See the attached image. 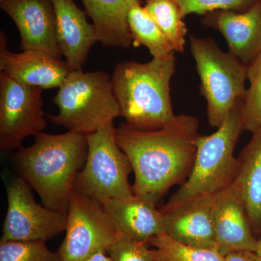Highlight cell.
I'll list each match as a JSON object with an SVG mask.
<instances>
[{"label": "cell", "mask_w": 261, "mask_h": 261, "mask_svg": "<svg viewBox=\"0 0 261 261\" xmlns=\"http://www.w3.org/2000/svg\"><path fill=\"white\" fill-rule=\"evenodd\" d=\"M199 121L191 115H176L158 130L136 129L122 123L117 143L129 160L137 197L156 204L175 185L190 177L197 155Z\"/></svg>", "instance_id": "cell-1"}, {"label": "cell", "mask_w": 261, "mask_h": 261, "mask_svg": "<svg viewBox=\"0 0 261 261\" xmlns=\"http://www.w3.org/2000/svg\"><path fill=\"white\" fill-rule=\"evenodd\" d=\"M87 152V135L39 132L32 145L18 149L14 162L20 177L37 192L43 205L67 214L75 177Z\"/></svg>", "instance_id": "cell-2"}, {"label": "cell", "mask_w": 261, "mask_h": 261, "mask_svg": "<svg viewBox=\"0 0 261 261\" xmlns=\"http://www.w3.org/2000/svg\"><path fill=\"white\" fill-rule=\"evenodd\" d=\"M175 71L174 53L147 63L132 61L116 65L111 77L113 92L126 125L158 130L174 118L171 81Z\"/></svg>", "instance_id": "cell-3"}, {"label": "cell", "mask_w": 261, "mask_h": 261, "mask_svg": "<svg viewBox=\"0 0 261 261\" xmlns=\"http://www.w3.org/2000/svg\"><path fill=\"white\" fill-rule=\"evenodd\" d=\"M243 102L244 99H239L216 132L210 135H200L190 177L161 208H170L201 196L216 195L234 182L238 161L233 152L245 130Z\"/></svg>", "instance_id": "cell-4"}, {"label": "cell", "mask_w": 261, "mask_h": 261, "mask_svg": "<svg viewBox=\"0 0 261 261\" xmlns=\"http://www.w3.org/2000/svg\"><path fill=\"white\" fill-rule=\"evenodd\" d=\"M59 113L46 114L68 132L89 135L121 117L111 77L102 71H70L54 97Z\"/></svg>", "instance_id": "cell-5"}, {"label": "cell", "mask_w": 261, "mask_h": 261, "mask_svg": "<svg viewBox=\"0 0 261 261\" xmlns=\"http://www.w3.org/2000/svg\"><path fill=\"white\" fill-rule=\"evenodd\" d=\"M190 51L207 102L209 124L219 128L239 99H245L247 65L224 51L212 38L190 37Z\"/></svg>", "instance_id": "cell-6"}, {"label": "cell", "mask_w": 261, "mask_h": 261, "mask_svg": "<svg viewBox=\"0 0 261 261\" xmlns=\"http://www.w3.org/2000/svg\"><path fill=\"white\" fill-rule=\"evenodd\" d=\"M116 128L112 122L87 135V159L74 182L75 190L101 204L135 196L128 182L133 168L117 143Z\"/></svg>", "instance_id": "cell-7"}, {"label": "cell", "mask_w": 261, "mask_h": 261, "mask_svg": "<svg viewBox=\"0 0 261 261\" xmlns=\"http://www.w3.org/2000/svg\"><path fill=\"white\" fill-rule=\"evenodd\" d=\"M116 223L100 202L73 190L67 213L61 261H85L106 251L119 236Z\"/></svg>", "instance_id": "cell-8"}, {"label": "cell", "mask_w": 261, "mask_h": 261, "mask_svg": "<svg viewBox=\"0 0 261 261\" xmlns=\"http://www.w3.org/2000/svg\"><path fill=\"white\" fill-rule=\"evenodd\" d=\"M42 89L18 83L0 73V149L9 152L21 147L24 139L47 126Z\"/></svg>", "instance_id": "cell-9"}, {"label": "cell", "mask_w": 261, "mask_h": 261, "mask_svg": "<svg viewBox=\"0 0 261 261\" xmlns=\"http://www.w3.org/2000/svg\"><path fill=\"white\" fill-rule=\"evenodd\" d=\"M31 188L21 177L7 186L3 241L46 242L65 231L67 214L38 204Z\"/></svg>", "instance_id": "cell-10"}, {"label": "cell", "mask_w": 261, "mask_h": 261, "mask_svg": "<svg viewBox=\"0 0 261 261\" xmlns=\"http://www.w3.org/2000/svg\"><path fill=\"white\" fill-rule=\"evenodd\" d=\"M0 7L18 29L20 49L41 51L62 60L51 0H1Z\"/></svg>", "instance_id": "cell-11"}, {"label": "cell", "mask_w": 261, "mask_h": 261, "mask_svg": "<svg viewBox=\"0 0 261 261\" xmlns=\"http://www.w3.org/2000/svg\"><path fill=\"white\" fill-rule=\"evenodd\" d=\"M215 196H201L170 208L160 209L165 233L187 246L218 251L214 226Z\"/></svg>", "instance_id": "cell-12"}, {"label": "cell", "mask_w": 261, "mask_h": 261, "mask_svg": "<svg viewBox=\"0 0 261 261\" xmlns=\"http://www.w3.org/2000/svg\"><path fill=\"white\" fill-rule=\"evenodd\" d=\"M5 34H0V70L24 85L42 89L59 88L69 74L63 60L38 50L13 53L7 47Z\"/></svg>", "instance_id": "cell-13"}, {"label": "cell", "mask_w": 261, "mask_h": 261, "mask_svg": "<svg viewBox=\"0 0 261 261\" xmlns=\"http://www.w3.org/2000/svg\"><path fill=\"white\" fill-rule=\"evenodd\" d=\"M201 23L221 33L228 51L246 65L261 53V0L246 11L216 10L207 13Z\"/></svg>", "instance_id": "cell-14"}, {"label": "cell", "mask_w": 261, "mask_h": 261, "mask_svg": "<svg viewBox=\"0 0 261 261\" xmlns=\"http://www.w3.org/2000/svg\"><path fill=\"white\" fill-rule=\"evenodd\" d=\"M215 232L218 251L226 256L238 251L257 252L255 238L240 192L233 185L215 196Z\"/></svg>", "instance_id": "cell-15"}, {"label": "cell", "mask_w": 261, "mask_h": 261, "mask_svg": "<svg viewBox=\"0 0 261 261\" xmlns=\"http://www.w3.org/2000/svg\"><path fill=\"white\" fill-rule=\"evenodd\" d=\"M57 17V39L70 71L82 70L91 48L98 42L93 24L73 0H51Z\"/></svg>", "instance_id": "cell-16"}, {"label": "cell", "mask_w": 261, "mask_h": 261, "mask_svg": "<svg viewBox=\"0 0 261 261\" xmlns=\"http://www.w3.org/2000/svg\"><path fill=\"white\" fill-rule=\"evenodd\" d=\"M102 205L121 234L149 244L165 233L162 212L151 201L135 196L127 200H108Z\"/></svg>", "instance_id": "cell-17"}, {"label": "cell", "mask_w": 261, "mask_h": 261, "mask_svg": "<svg viewBox=\"0 0 261 261\" xmlns=\"http://www.w3.org/2000/svg\"><path fill=\"white\" fill-rule=\"evenodd\" d=\"M238 157V171L233 185L238 189L247 219L255 238L261 237V126Z\"/></svg>", "instance_id": "cell-18"}, {"label": "cell", "mask_w": 261, "mask_h": 261, "mask_svg": "<svg viewBox=\"0 0 261 261\" xmlns=\"http://www.w3.org/2000/svg\"><path fill=\"white\" fill-rule=\"evenodd\" d=\"M136 1L139 0H82L98 42L104 47L128 49L133 45L127 15Z\"/></svg>", "instance_id": "cell-19"}, {"label": "cell", "mask_w": 261, "mask_h": 261, "mask_svg": "<svg viewBox=\"0 0 261 261\" xmlns=\"http://www.w3.org/2000/svg\"><path fill=\"white\" fill-rule=\"evenodd\" d=\"M133 45L145 46L153 58H163L175 53L174 49L153 18L142 6V1L130 5L127 15Z\"/></svg>", "instance_id": "cell-20"}, {"label": "cell", "mask_w": 261, "mask_h": 261, "mask_svg": "<svg viewBox=\"0 0 261 261\" xmlns=\"http://www.w3.org/2000/svg\"><path fill=\"white\" fill-rule=\"evenodd\" d=\"M145 8L168 38L175 51L183 53L187 28L175 0H145Z\"/></svg>", "instance_id": "cell-21"}, {"label": "cell", "mask_w": 261, "mask_h": 261, "mask_svg": "<svg viewBox=\"0 0 261 261\" xmlns=\"http://www.w3.org/2000/svg\"><path fill=\"white\" fill-rule=\"evenodd\" d=\"M155 261H225V257L216 250L187 246L175 241L166 233L149 242Z\"/></svg>", "instance_id": "cell-22"}, {"label": "cell", "mask_w": 261, "mask_h": 261, "mask_svg": "<svg viewBox=\"0 0 261 261\" xmlns=\"http://www.w3.org/2000/svg\"><path fill=\"white\" fill-rule=\"evenodd\" d=\"M247 80L250 87L243 105L244 128L252 133L261 126V53L247 65Z\"/></svg>", "instance_id": "cell-23"}, {"label": "cell", "mask_w": 261, "mask_h": 261, "mask_svg": "<svg viewBox=\"0 0 261 261\" xmlns=\"http://www.w3.org/2000/svg\"><path fill=\"white\" fill-rule=\"evenodd\" d=\"M0 261H61L59 252L48 249L44 241L0 240Z\"/></svg>", "instance_id": "cell-24"}, {"label": "cell", "mask_w": 261, "mask_h": 261, "mask_svg": "<svg viewBox=\"0 0 261 261\" xmlns=\"http://www.w3.org/2000/svg\"><path fill=\"white\" fill-rule=\"evenodd\" d=\"M181 9L182 16L195 13L205 15L216 10L246 11L257 0H175Z\"/></svg>", "instance_id": "cell-25"}, {"label": "cell", "mask_w": 261, "mask_h": 261, "mask_svg": "<svg viewBox=\"0 0 261 261\" xmlns=\"http://www.w3.org/2000/svg\"><path fill=\"white\" fill-rule=\"evenodd\" d=\"M148 243L137 241L120 233L116 242L108 249L113 261H155Z\"/></svg>", "instance_id": "cell-26"}, {"label": "cell", "mask_w": 261, "mask_h": 261, "mask_svg": "<svg viewBox=\"0 0 261 261\" xmlns=\"http://www.w3.org/2000/svg\"><path fill=\"white\" fill-rule=\"evenodd\" d=\"M225 261H261L256 252L238 251L231 252L225 256Z\"/></svg>", "instance_id": "cell-27"}, {"label": "cell", "mask_w": 261, "mask_h": 261, "mask_svg": "<svg viewBox=\"0 0 261 261\" xmlns=\"http://www.w3.org/2000/svg\"><path fill=\"white\" fill-rule=\"evenodd\" d=\"M85 261H113L111 257L108 255L107 252L100 251L94 254L90 257H89Z\"/></svg>", "instance_id": "cell-28"}, {"label": "cell", "mask_w": 261, "mask_h": 261, "mask_svg": "<svg viewBox=\"0 0 261 261\" xmlns=\"http://www.w3.org/2000/svg\"><path fill=\"white\" fill-rule=\"evenodd\" d=\"M257 243H258V245H257V250L256 252L261 259V237L258 239V240H257Z\"/></svg>", "instance_id": "cell-29"}, {"label": "cell", "mask_w": 261, "mask_h": 261, "mask_svg": "<svg viewBox=\"0 0 261 261\" xmlns=\"http://www.w3.org/2000/svg\"><path fill=\"white\" fill-rule=\"evenodd\" d=\"M0 1H1V0H0Z\"/></svg>", "instance_id": "cell-30"}]
</instances>
